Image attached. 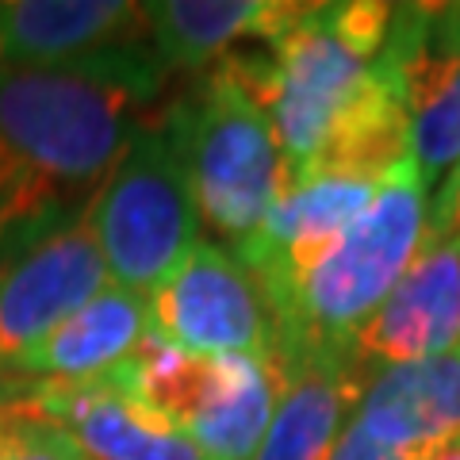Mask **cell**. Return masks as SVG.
<instances>
[{
	"instance_id": "1",
	"label": "cell",
	"mask_w": 460,
	"mask_h": 460,
	"mask_svg": "<svg viewBox=\"0 0 460 460\" xmlns=\"http://www.w3.org/2000/svg\"><path fill=\"white\" fill-rule=\"evenodd\" d=\"M165 74L154 47L0 66V269L93 211Z\"/></svg>"
},
{
	"instance_id": "21",
	"label": "cell",
	"mask_w": 460,
	"mask_h": 460,
	"mask_svg": "<svg viewBox=\"0 0 460 460\" xmlns=\"http://www.w3.org/2000/svg\"><path fill=\"white\" fill-rule=\"evenodd\" d=\"M426 460H460V438L449 441V445H441V449H438V453H429Z\"/></svg>"
},
{
	"instance_id": "6",
	"label": "cell",
	"mask_w": 460,
	"mask_h": 460,
	"mask_svg": "<svg viewBox=\"0 0 460 460\" xmlns=\"http://www.w3.org/2000/svg\"><path fill=\"white\" fill-rule=\"evenodd\" d=\"M154 330L199 357L272 361L277 323L257 277L219 242H196L150 296Z\"/></svg>"
},
{
	"instance_id": "19",
	"label": "cell",
	"mask_w": 460,
	"mask_h": 460,
	"mask_svg": "<svg viewBox=\"0 0 460 460\" xmlns=\"http://www.w3.org/2000/svg\"><path fill=\"white\" fill-rule=\"evenodd\" d=\"M426 242H460V162L445 172L429 199V238Z\"/></svg>"
},
{
	"instance_id": "9",
	"label": "cell",
	"mask_w": 460,
	"mask_h": 460,
	"mask_svg": "<svg viewBox=\"0 0 460 460\" xmlns=\"http://www.w3.org/2000/svg\"><path fill=\"white\" fill-rule=\"evenodd\" d=\"M460 349V242H426L407 277L349 345V361L380 368Z\"/></svg>"
},
{
	"instance_id": "17",
	"label": "cell",
	"mask_w": 460,
	"mask_h": 460,
	"mask_svg": "<svg viewBox=\"0 0 460 460\" xmlns=\"http://www.w3.org/2000/svg\"><path fill=\"white\" fill-rule=\"evenodd\" d=\"M411 162L422 184H434L460 162V66L411 119Z\"/></svg>"
},
{
	"instance_id": "5",
	"label": "cell",
	"mask_w": 460,
	"mask_h": 460,
	"mask_svg": "<svg viewBox=\"0 0 460 460\" xmlns=\"http://www.w3.org/2000/svg\"><path fill=\"white\" fill-rule=\"evenodd\" d=\"M93 230L111 284L154 296L199 242V208L177 127L142 123L93 204Z\"/></svg>"
},
{
	"instance_id": "4",
	"label": "cell",
	"mask_w": 460,
	"mask_h": 460,
	"mask_svg": "<svg viewBox=\"0 0 460 460\" xmlns=\"http://www.w3.org/2000/svg\"><path fill=\"white\" fill-rule=\"evenodd\" d=\"M165 115L184 146L199 226L215 230L230 253H242L292 189V165L265 111L211 66L196 93L165 108Z\"/></svg>"
},
{
	"instance_id": "11",
	"label": "cell",
	"mask_w": 460,
	"mask_h": 460,
	"mask_svg": "<svg viewBox=\"0 0 460 460\" xmlns=\"http://www.w3.org/2000/svg\"><path fill=\"white\" fill-rule=\"evenodd\" d=\"M4 66H66L81 58L150 47L142 4L131 0H4Z\"/></svg>"
},
{
	"instance_id": "13",
	"label": "cell",
	"mask_w": 460,
	"mask_h": 460,
	"mask_svg": "<svg viewBox=\"0 0 460 460\" xmlns=\"http://www.w3.org/2000/svg\"><path fill=\"white\" fill-rule=\"evenodd\" d=\"M150 47L165 69L208 74L246 42H277L304 4L292 0H157L142 4Z\"/></svg>"
},
{
	"instance_id": "3",
	"label": "cell",
	"mask_w": 460,
	"mask_h": 460,
	"mask_svg": "<svg viewBox=\"0 0 460 460\" xmlns=\"http://www.w3.org/2000/svg\"><path fill=\"white\" fill-rule=\"evenodd\" d=\"M392 16L395 4L384 0L304 4L296 23L261 54L234 50L215 62L265 111L292 177L323 150L334 123L368 84Z\"/></svg>"
},
{
	"instance_id": "22",
	"label": "cell",
	"mask_w": 460,
	"mask_h": 460,
	"mask_svg": "<svg viewBox=\"0 0 460 460\" xmlns=\"http://www.w3.org/2000/svg\"><path fill=\"white\" fill-rule=\"evenodd\" d=\"M0 66H4V35H0Z\"/></svg>"
},
{
	"instance_id": "15",
	"label": "cell",
	"mask_w": 460,
	"mask_h": 460,
	"mask_svg": "<svg viewBox=\"0 0 460 460\" xmlns=\"http://www.w3.org/2000/svg\"><path fill=\"white\" fill-rule=\"evenodd\" d=\"M284 368L277 361L219 357L215 392L184 429L199 460H253L284 395Z\"/></svg>"
},
{
	"instance_id": "12",
	"label": "cell",
	"mask_w": 460,
	"mask_h": 460,
	"mask_svg": "<svg viewBox=\"0 0 460 460\" xmlns=\"http://www.w3.org/2000/svg\"><path fill=\"white\" fill-rule=\"evenodd\" d=\"M150 330V299L131 288L108 284L62 326H54L47 338L35 341L4 376L16 372L20 380L31 376V384H81L108 376L138 349Z\"/></svg>"
},
{
	"instance_id": "18",
	"label": "cell",
	"mask_w": 460,
	"mask_h": 460,
	"mask_svg": "<svg viewBox=\"0 0 460 460\" xmlns=\"http://www.w3.org/2000/svg\"><path fill=\"white\" fill-rule=\"evenodd\" d=\"M0 460H81L58 429L31 419L8 392H0Z\"/></svg>"
},
{
	"instance_id": "8",
	"label": "cell",
	"mask_w": 460,
	"mask_h": 460,
	"mask_svg": "<svg viewBox=\"0 0 460 460\" xmlns=\"http://www.w3.org/2000/svg\"><path fill=\"white\" fill-rule=\"evenodd\" d=\"M8 395L58 429L81 460H199L192 441L154 419L115 376L81 384H8Z\"/></svg>"
},
{
	"instance_id": "16",
	"label": "cell",
	"mask_w": 460,
	"mask_h": 460,
	"mask_svg": "<svg viewBox=\"0 0 460 460\" xmlns=\"http://www.w3.org/2000/svg\"><path fill=\"white\" fill-rule=\"evenodd\" d=\"M108 376L119 380L123 392L138 407H146L162 426L184 434L215 392L219 357L189 353L181 345H172L169 338H162L157 330H150L138 349Z\"/></svg>"
},
{
	"instance_id": "2",
	"label": "cell",
	"mask_w": 460,
	"mask_h": 460,
	"mask_svg": "<svg viewBox=\"0 0 460 460\" xmlns=\"http://www.w3.org/2000/svg\"><path fill=\"white\" fill-rule=\"evenodd\" d=\"M429 238V199L414 162L380 184L372 204L292 277L261 288L284 376L314 361H349V345L407 277ZM353 365V361H349Z\"/></svg>"
},
{
	"instance_id": "14",
	"label": "cell",
	"mask_w": 460,
	"mask_h": 460,
	"mask_svg": "<svg viewBox=\"0 0 460 460\" xmlns=\"http://www.w3.org/2000/svg\"><path fill=\"white\" fill-rule=\"evenodd\" d=\"M365 384L368 376L349 361H314L292 368L253 460H330Z\"/></svg>"
},
{
	"instance_id": "10",
	"label": "cell",
	"mask_w": 460,
	"mask_h": 460,
	"mask_svg": "<svg viewBox=\"0 0 460 460\" xmlns=\"http://www.w3.org/2000/svg\"><path fill=\"white\" fill-rule=\"evenodd\" d=\"M353 422L402 460H426L460 438V349L372 372Z\"/></svg>"
},
{
	"instance_id": "7",
	"label": "cell",
	"mask_w": 460,
	"mask_h": 460,
	"mask_svg": "<svg viewBox=\"0 0 460 460\" xmlns=\"http://www.w3.org/2000/svg\"><path fill=\"white\" fill-rule=\"evenodd\" d=\"M111 284L93 211L0 269V376Z\"/></svg>"
},
{
	"instance_id": "20",
	"label": "cell",
	"mask_w": 460,
	"mask_h": 460,
	"mask_svg": "<svg viewBox=\"0 0 460 460\" xmlns=\"http://www.w3.org/2000/svg\"><path fill=\"white\" fill-rule=\"evenodd\" d=\"M330 460H402V456L395 449H387V445H380L372 434H365V429L349 419V426L341 429Z\"/></svg>"
}]
</instances>
